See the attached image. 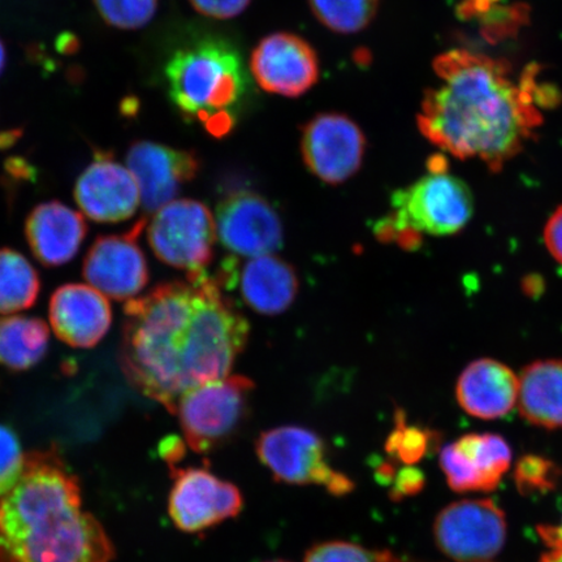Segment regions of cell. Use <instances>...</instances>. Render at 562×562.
Here are the masks:
<instances>
[{
  "label": "cell",
  "mask_w": 562,
  "mask_h": 562,
  "mask_svg": "<svg viewBox=\"0 0 562 562\" xmlns=\"http://www.w3.org/2000/svg\"><path fill=\"white\" fill-rule=\"evenodd\" d=\"M248 336L221 284L189 273L126 302L119 363L140 395L175 414L187 392L228 375Z\"/></svg>",
  "instance_id": "obj_1"
},
{
  "label": "cell",
  "mask_w": 562,
  "mask_h": 562,
  "mask_svg": "<svg viewBox=\"0 0 562 562\" xmlns=\"http://www.w3.org/2000/svg\"><path fill=\"white\" fill-rule=\"evenodd\" d=\"M434 69L440 83L422 102V135L453 157L482 160L492 171L521 153L543 122L538 105L558 97L538 87L536 68L516 82L508 63L483 54L448 52Z\"/></svg>",
  "instance_id": "obj_2"
},
{
  "label": "cell",
  "mask_w": 562,
  "mask_h": 562,
  "mask_svg": "<svg viewBox=\"0 0 562 562\" xmlns=\"http://www.w3.org/2000/svg\"><path fill=\"white\" fill-rule=\"evenodd\" d=\"M108 532L82 509L79 481L58 449L25 454L0 495V562H111Z\"/></svg>",
  "instance_id": "obj_3"
},
{
  "label": "cell",
  "mask_w": 562,
  "mask_h": 562,
  "mask_svg": "<svg viewBox=\"0 0 562 562\" xmlns=\"http://www.w3.org/2000/svg\"><path fill=\"white\" fill-rule=\"evenodd\" d=\"M166 77L182 116L202 123L215 137L228 135L245 91L241 59L234 47L220 40L195 42L172 55Z\"/></svg>",
  "instance_id": "obj_4"
},
{
  "label": "cell",
  "mask_w": 562,
  "mask_h": 562,
  "mask_svg": "<svg viewBox=\"0 0 562 562\" xmlns=\"http://www.w3.org/2000/svg\"><path fill=\"white\" fill-rule=\"evenodd\" d=\"M474 195L465 181L446 170H430L392 195V213L375 226L379 240L414 248L420 234H457L472 220Z\"/></svg>",
  "instance_id": "obj_5"
},
{
  "label": "cell",
  "mask_w": 562,
  "mask_h": 562,
  "mask_svg": "<svg viewBox=\"0 0 562 562\" xmlns=\"http://www.w3.org/2000/svg\"><path fill=\"white\" fill-rule=\"evenodd\" d=\"M255 383L245 376H226L186 393L176 406L187 446L206 454L226 445L249 416Z\"/></svg>",
  "instance_id": "obj_6"
},
{
  "label": "cell",
  "mask_w": 562,
  "mask_h": 562,
  "mask_svg": "<svg viewBox=\"0 0 562 562\" xmlns=\"http://www.w3.org/2000/svg\"><path fill=\"white\" fill-rule=\"evenodd\" d=\"M256 452L273 480L296 486L325 487L334 496H346L355 482L328 462L325 441L301 426H281L259 435Z\"/></svg>",
  "instance_id": "obj_7"
},
{
  "label": "cell",
  "mask_w": 562,
  "mask_h": 562,
  "mask_svg": "<svg viewBox=\"0 0 562 562\" xmlns=\"http://www.w3.org/2000/svg\"><path fill=\"white\" fill-rule=\"evenodd\" d=\"M147 238L161 262L199 273L213 261L215 220L199 201H171L153 217Z\"/></svg>",
  "instance_id": "obj_8"
},
{
  "label": "cell",
  "mask_w": 562,
  "mask_h": 562,
  "mask_svg": "<svg viewBox=\"0 0 562 562\" xmlns=\"http://www.w3.org/2000/svg\"><path fill=\"white\" fill-rule=\"evenodd\" d=\"M170 469L173 484L168 513L180 531H205L240 515L244 497L234 483L221 480L206 468Z\"/></svg>",
  "instance_id": "obj_9"
},
{
  "label": "cell",
  "mask_w": 562,
  "mask_h": 562,
  "mask_svg": "<svg viewBox=\"0 0 562 562\" xmlns=\"http://www.w3.org/2000/svg\"><path fill=\"white\" fill-rule=\"evenodd\" d=\"M442 552L454 561L481 562L501 552L507 538L504 513L490 498L462 501L439 513L434 526Z\"/></svg>",
  "instance_id": "obj_10"
},
{
  "label": "cell",
  "mask_w": 562,
  "mask_h": 562,
  "mask_svg": "<svg viewBox=\"0 0 562 562\" xmlns=\"http://www.w3.org/2000/svg\"><path fill=\"white\" fill-rule=\"evenodd\" d=\"M367 137L350 117L321 114L302 128L301 153L308 171L327 184H342L360 170Z\"/></svg>",
  "instance_id": "obj_11"
},
{
  "label": "cell",
  "mask_w": 562,
  "mask_h": 562,
  "mask_svg": "<svg viewBox=\"0 0 562 562\" xmlns=\"http://www.w3.org/2000/svg\"><path fill=\"white\" fill-rule=\"evenodd\" d=\"M146 220L138 221L123 235L97 238L83 259L82 276L104 296L116 301L132 300L149 281V267L138 245Z\"/></svg>",
  "instance_id": "obj_12"
},
{
  "label": "cell",
  "mask_w": 562,
  "mask_h": 562,
  "mask_svg": "<svg viewBox=\"0 0 562 562\" xmlns=\"http://www.w3.org/2000/svg\"><path fill=\"white\" fill-rule=\"evenodd\" d=\"M216 234L235 255L259 257L271 255L283 245L284 231L280 216L261 194L236 191L217 203Z\"/></svg>",
  "instance_id": "obj_13"
},
{
  "label": "cell",
  "mask_w": 562,
  "mask_h": 562,
  "mask_svg": "<svg viewBox=\"0 0 562 562\" xmlns=\"http://www.w3.org/2000/svg\"><path fill=\"white\" fill-rule=\"evenodd\" d=\"M258 86L272 94L300 97L319 79V59L304 38L291 33L267 35L251 54Z\"/></svg>",
  "instance_id": "obj_14"
},
{
  "label": "cell",
  "mask_w": 562,
  "mask_h": 562,
  "mask_svg": "<svg viewBox=\"0 0 562 562\" xmlns=\"http://www.w3.org/2000/svg\"><path fill=\"white\" fill-rule=\"evenodd\" d=\"M128 170L135 176L145 213L170 203L182 186L199 173L200 158L193 151L178 150L150 140H137L126 154Z\"/></svg>",
  "instance_id": "obj_15"
},
{
  "label": "cell",
  "mask_w": 562,
  "mask_h": 562,
  "mask_svg": "<svg viewBox=\"0 0 562 562\" xmlns=\"http://www.w3.org/2000/svg\"><path fill=\"white\" fill-rule=\"evenodd\" d=\"M75 200L83 214L100 223L130 220L140 202L135 176L104 153L97 154L77 179Z\"/></svg>",
  "instance_id": "obj_16"
},
{
  "label": "cell",
  "mask_w": 562,
  "mask_h": 562,
  "mask_svg": "<svg viewBox=\"0 0 562 562\" xmlns=\"http://www.w3.org/2000/svg\"><path fill=\"white\" fill-rule=\"evenodd\" d=\"M217 283L240 288L246 305L259 314L284 313L299 293V278L290 263L271 255L252 257L241 269L235 258L224 261Z\"/></svg>",
  "instance_id": "obj_17"
},
{
  "label": "cell",
  "mask_w": 562,
  "mask_h": 562,
  "mask_svg": "<svg viewBox=\"0 0 562 562\" xmlns=\"http://www.w3.org/2000/svg\"><path fill=\"white\" fill-rule=\"evenodd\" d=\"M512 451L494 434H470L442 449L440 467L457 492L492 491L508 472Z\"/></svg>",
  "instance_id": "obj_18"
},
{
  "label": "cell",
  "mask_w": 562,
  "mask_h": 562,
  "mask_svg": "<svg viewBox=\"0 0 562 562\" xmlns=\"http://www.w3.org/2000/svg\"><path fill=\"white\" fill-rule=\"evenodd\" d=\"M56 336L69 347L88 349L108 335L112 311L108 299L95 288L66 284L56 290L48 306Z\"/></svg>",
  "instance_id": "obj_19"
},
{
  "label": "cell",
  "mask_w": 562,
  "mask_h": 562,
  "mask_svg": "<svg viewBox=\"0 0 562 562\" xmlns=\"http://www.w3.org/2000/svg\"><path fill=\"white\" fill-rule=\"evenodd\" d=\"M87 235L86 217L59 201L41 203L26 217V241L34 257L47 267L72 261Z\"/></svg>",
  "instance_id": "obj_20"
},
{
  "label": "cell",
  "mask_w": 562,
  "mask_h": 562,
  "mask_svg": "<svg viewBox=\"0 0 562 562\" xmlns=\"http://www.w3.org/2000/svg\"><path fill=\"white\" fill-rule=\"evenodd\" d=\"M518 389V376L507 364L482 358L461 372L456 396L470 416L497 419L507 416L517 405Z\"/></svg>",
  "instance_id": "obj_21"
},
{
  "label": "cell",
  "mask_w": 562,
  "mask_h": 562,
  "mask_svg": "<svg viewBox=\"0 0 562 562\" xmlns=\"http://www.w3.org/2000/svg\"><path fill=\"white\" fill-rule=\"evenodd\" d=\"M518 381L517 404L522 417L548 430L562 428V361L532 362Z\"/></svg>",
  "instance_id": "obj_22"
},
{
  "label": "cell",
  "mask_w": 562,
  "mask_h": 562,
  "mask_svg": "<svg viewBox=\"0 0 562 562\" xmlns=\"http://www.w3.org/2000/svg\"><path fill=\"white\" fill-rule=\"evenodd\" d=\"M50 333L44 321L31 316L0 318V367L30 370L47 353Z\"/></svg>",
  "instance_id": "obj_23"
},
{
  "label": "cell",
  "mask_w": 562,
  "mask_h": 562,
  "mask_svg": "<svg viewBox=\"0 0 562 562\" xmlns=\"http://www.w3.org/2000/svg\"><path fill=\"white\" fill-rule=\"evenodd\" d=\"M38 272L19 251L0 249V314L26 311L38 299Z\"/></svg>",
  "instance_id": "obj_24"
},
{
  "label": "cell",
  "mask_w": 562,
  "mask_h": 562,
  "mask_svg": "<svg viewBox=\"0 0 562 562\" xmlns=\"http://www.w3.org/2000/svg\"><path fill=\"white\" fill-rule=\"evenodd\" d=\"M314 16L329 31L353 34L374 20L379 0H308Z\"/></svg>",
  "instance_id": "obj_25"
},
{
  "label": "cell",
  "mask_w": 562,
  "mask_h": 562,
  "mask_svg": "<svg viewBox=\"0 0 562 562\" xmlns=\"http://www.w3.org/2000/svg\"><path fill=\"white\" fill-rule=\"evenodd\" d=\"M105 23L117 30L133 31L145 26L156 15L158 0H94Z\"/></svg>",
  "instance_id": "obj_26"
},
{
  "label": "cell",
  "mask_w": 562,
  "mask_h": 562,
  "mask_svg": "<svg viewBox=\"0 0 562 562\" xmlns=\"http://www.w3.org/2000/svg\"><path fill=\"white\" fill-rule=\"evenodd\" d=\"M386 551H371L360 544L326 542L316 544L306 553L305 562H383Z\"/></svg>",
  "instance_id": "obj_27"
},
{
  "label": "cell",
  "mask_w": 562,
  "mask_h": 562,
  "mask_svg": "<svg viewBox=\"0 0 562 562\" xmlns=\"http://www.w3.org/2000/svg\"><path fill=\"white\" fill-rule=\"evenodd\" d=\"M24 460L18 435L11 428L0 425V495L15 484Z\"/></svg>",
  "instance_id": "obj_28"
},
{
  "label": "cell",
  "mask_w": 562,
  "mask_h": 562,
  "mask_svg": "<svg viewBox=\"0 0 562 562\" xmlns=\"http://www.w3.org/2000/svg\"><path fill=\"white\" fill-rule=\"evenodd\" d=\"M428 445L427 432L418 427L407 426L404 418H397V426L392 432L386 451L407 463L416 462L425 454Z\"/></svg>",
  "instance_id": "obj_29"
},
{
  "label": "cell",
  "mask_w": 562,
  "mask_h": 562,
  "mask_svg": "<svg viewBox=\"0 0 562 562\" xmlns=\"http://www.w3.org/2000/svg\"><path fill=\"white\" fill-rule=\"evenodd\" d=\"M552 463L539 457H526L518 463L517 482L521 490L551 487L550 474Z\"/></svg>",
  "instance_id": "obj_30"
},
{
  "label": "cell",
  "mask_w": 562,
  "mask_h": 562,
  "mask_svg": "<svg viewBox=\"0 0 562 562\" xmlns=\"http://www.w3.org/2000/svg\"><path fill=\"white\" fill-rule=\"evenodd\" d=\"M203 16L227 20L240 15L251 0H189Z\"/></svg>",
  "instance_id": "obj_31"
},
{
  "label": "cell",
  "mask_w": 562,
  "mask_h": 562,
  "mask_svg": "<svg viewBox=\"0 0 562 562\" xmlns=\"http://www.w3.org/2000/svg\"><path fill=\"white\" fill-rule=\"evenodd\" d=\"M544 243L551 256L562 266V206L554 211L546 224Z\"/></svg>",
  "instance_id": "obj_32"
},
{
  "label": "cell",
  "mask_w": 562,
  "mask_h": 562,
  "mask_svg": "<svg viewBox=\"0 0 562 562\" xmlns=\"http://www.w3.org/2000/svg\"><path fill=\"white\" fill-rule=\"evenodd\" d=\"M160 454L168 465L173 467L186 454V445L180 438L171 437L161 441Z\"/></svg>",
  "instance_id": "obj_33"
},
{
  "label": "cell",
  "mask_w": 562,
  "mask_h": 562,
  "mask_svg": "<svg viewBox=\"0 0 562 562\" xmlns=\"http://www.w3.org/2000/svg\"><path fill=\"white\" fill-rule=\"evenodd\" d=\"M422 483H424V476L417 470H404L397 477L396 492L400 495L414 494V492L422 487Z\"/></svg>",
  "instance_id": "obj_34"
},
{
  "label": "cell",
  "mask_w": 562,
  "mask_h": 562,
  "mask_svg": "<svg viewBox=\"0 0 562 562\" xmlns=\"http://www.w3.org/2000/svg\"><path fill=\"white\" fill-rule=\"evenodd\" d=\"M540 536L544 539L548 548H562V519L560 526L542 527Z\"/></svg>",
  "instance_id": "obj_35"
},
{
  "label": "cell",
  "mask_w": 562,
  "mask_h": 562,
  "mask_svg": "<svg viewBox=\"0 0 562 562\" xmlns=\"http://www.w3.org/2000/svg\"><path fill=\"white\" fill-rule=\"evenodd\" d=\"M494 2H496V0H470V2L463 3L461 5V15L470 18L477 15L480 12H486L491 3Z\"/></svg>",
  "instance_id": "obj_36"
},
{
  "label": "cell",
  "mask_w": 562,
  "mask_h": 562,
  "mask_svg": "<svg viewBox=\"0 0 562 562\" xmlns=\"http://www.w3.org/2000/svg\"><path fill=\"white\" fill-rule=\"evenodd\" d=\"M542 562H562V548H550L542 558Z\"/></svg>",
  "instance_id": "obj_37"
},
{
  "label": "cell",
  "mask_w": 562,
  "mask_h": 562,
  "mask_svg": "<svg viewBox=\"0 0 562 562\" xmlns=\"http://www.w3.org/2000/svg\"><path fill=\"white\" fill-rule=\"evenodd\" d=\"M5 66V48L2 40H0V74L3 72Z\"/></svg>",
  "instance_id": "obj_38"
},
{
  "label": "cell",
  "mask_w": 562,
  "mask_h": 562,
  "mask_svg": "<svg viewBox=\"0 0 562 562\" xmlns=\"http://www.w3.org/2000/svg\"><path fill=\"white\" fill-rule=\"evenodd\" d=\"M383 562H407V561L398 559L396 557H393V554L391 552H386Z\"/></svg>",
  "instance_id": "obj_39"
},
{
  "label": "cell",
  "mask_w": 562,
  "mask_h": 562,
  "mask_svg": "<svg viewBox=\"0 0 562 562\" xmlns=\"http://www.w3.org/2000/svg\"><path fill=\"white\" fill-rule=\"evenodd\" d=\"M267 562H288V561H284V560H272V561H267Z\"/></svg>",
  "instance_id": "obj_40"
}]
</instances>
